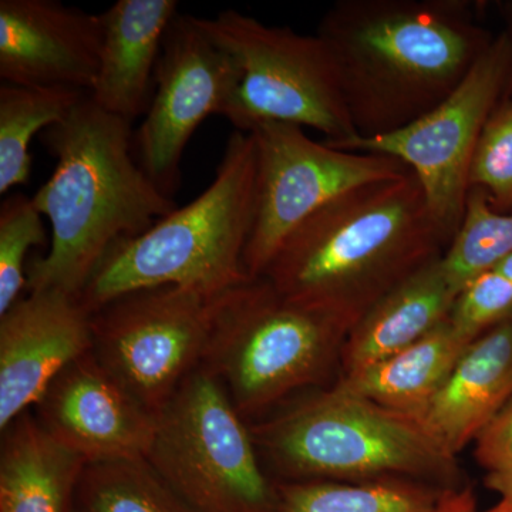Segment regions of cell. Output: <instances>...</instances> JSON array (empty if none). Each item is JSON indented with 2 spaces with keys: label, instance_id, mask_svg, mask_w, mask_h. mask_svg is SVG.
Returning a JSON list of instances; mask_svg holds the SVG:
<instances>
[{
  "label": "cell",
  "instance_id": "6da1fadb",
  "mask_svg": "<svg viewBox=\"0 0 512 512\" xmlns=\"http://www.w3.org/2000/svg\"><path fill=\"white\" fill-rule=\"evenodd\" d=\"M466 0H339L318 35L359 137L409 126L466 79L494 35Z\"/></svg>",
  "mask_w": 512,
  "mask_h": 512
},
{
  "label": "cell",
  "instance_id": "7a4b0ae2",
  "mask_svg": "<svg viewBox=\"0 0 512 512\" xmlns=\"http://www.w3.org/2000/svg\"><path fill=\"white\" fill-rule=\"evenodd\" d=\"M131 138V121L100 109L89 94L66 120L43 131L56 167L32 200L52 225V245L30 262L28 292L79 298L117 242L177 210L134 160Z\"/></svg>",
  "mask_w": 512,
  "mask_h": 512
},
{
  "label": "cell",
  "instance_id": "3957f363",
  "mask_svg": "<svg viewBox=\"0 0 512 512\" xmlns=\"http://www.w3.org/2000/svg\"><path fill=\"white\" fill-rule=\"evenodd\" d=\"M413 173L357 188L315 212L261 278L355 325L384 293L447 248Z\"/></svg>",
  "mask_w": 512,
  "mask_h": 512
},
{
  "label": "cell",
  "instance_id": "277c9868",
  "mask_svg": "<svg viewBox=\"0 0 512 512\" xmlns=\"http://www.w3.org/2000/svg\"><path fill=\"white\" fill-rule=\"evenodd\" d=\"M255 187L254 136L235 130L200 197L114 245L80 293L84 308L93 313L128 292L161 286L214 298L252 279L244 259Z\"/></svg>",
  "mask_w": 512,
  "mask_h": 512
},
{
  "label": "cell",
  "instance_id": "5b68a950",
  "mask_svg": "<svg viewBox=\"0 0 512 512\" xmlns=\"http://www.w3.org/2000/svg\"><path fill=\"white\" fill-rule=\"evenodd\" d=\"M249 427L286 481L409 478L454 488L457 478L456 457L420 424L335 386Z\"/></svg>",
  "mask_w": 512,
  "mask_h": 512
},
{
  "label": "cell",
  "instance_id": "8992f818",
  "mask_svg": "<svg viewBox=\"0 0 512 512\" xmlns=\"http://www.w3.org/2000/svg\"><path fill=\"white\" fill-rule=\"evenodd\" d=\"M353 323L338 313L249 279L212 301L202 367L217 377L245 420L326 379Z\"/></svg>",
  "mask_w": 512,
  "mask_h": 512
},
{
  "label": "cell",
  "instance_id": "52a82bcc",
  "mask_svg": "<svg viewBox=\"0 0 512 512\" xmlns=\"http://www.w3.org/2000/svg\"><path fill=\"white\" fill-rule=\"evenodd\" d=\"M146 458L191 512H274L251 427L205 367L157 414Z\"/></svg>",
  "mask_w": 512,
  "mask_h": 512
},
{
  "label": "cell",
  "instance_id": "ba28073f",
  "mask_svg": "<svg viewBox=\"0 0 512 512\" xmlns=\"http://www.w3.org/2000/svg\"><path fill=\"white\" fill-rule=\"evenodd\" d=\"M200 19L237 63V89L222 114L235 130L284 123L319 131L329 143L357 136L338 67L318 35L268 26L237 10Z\"/></svg>",
  "mask_w": 512,
  "mask_h": 512
},
{
  "label": "cell",
  "instance_id": "9c48e42d",
  "mask_svg": "<svg viewBox=\"0 0 512 512\" xmlns=\"http://www.w3.org/2000/svg\"><path fill=\"white\" fill-rule=\"evenodd\" d=\"M251 134L255 207L244 262L252 279L261 278L289 235L330 202L412 173L393 157L318 143L295 124H262Z\"/></svg>",
  "mask_w": 512,
  "mask_h": 512
},
{
  "label": "cell",
  "instance_id": "30bf717a",
  "mask_svg": "<svg viewBox=\"0 0 512 512\" xmlns=\"http://www.w3.org/2000/svg\"><path fill=\"white\" fill-rule=\"evenodd\" d=\"M214 298L175 286L121 295L92 313V353L157 417L204 363Z\"/></svg>",
  "mask_w": 512,
  "mask_h": 512
},
{
  "label": "cell",
  "instance_id": "8fae6325",
  "mask_svg": "<svg viewBox=\"0 0 512 512\" xmlns=\"http://www.w3.org/2000/svg\"><path fill=\"white\" fill-rule=\"evenodd\" d=\"M508 70L510 42L500 32L460 86L419 120L383 136L326 143L340 150L393 157L406 165L423 188L431 218L450 244L463 220L474 150L488 117L503 99Z\"/></svg>",
  "mask_w": 512,
  "mask_h": 512
},
{
  "label": "cell",
  "instance_id": "7c38bea8",
  "mask_svg": "<svg viewBox=\"0 0 512 512\" xmlns=\"http://www.w3.org/2000/svg\"><path fill=\"white\" fill-rule=\"evenodd\" d=\"M238 77L237 63L208 35L201 19L177 15L158 60L156 92L136 138L141 167L170 197L192 134L211 114H224Z\"/></svg>",
  "mask_w": 512,
  "mask_h": 512
},
{
  "label": "cell",
  "instance_id": "4fadbf2b",
  "mask_svg": "<svg viewBox=\"0 0 512 512\" xmlns=\"http://www.w3.org/2000/svg\"><path fill=\"white\" fill-rule=\"evenodd\" d=\"M92 348V313L77 296L29 292L0 316V431Z\"/></svg>",
  "mask_w": 512,
  "mask_h": 512
},
{
  "label": "cell",
  "instance_id": "5bb4252c",
  "mask_svg": "<svg viewBox=\"0 0 512 512\" xmlns=\"http://www.w3.org/2000/svg\"><path fill=\"white\" fill-rule=\"evenodd\" d=\"M37 423L87 461L147 457L157 417L100 365L92 352L70 363L35 406Z\"/></svg>",
  "mask_w": 512,
  "mask_h": 512
},
{
  "label": "cell",
  "instance_id": "9a60e30c",
  "mask_svg": "<svg viewBox=\"0 0 512 512\" xmlns=\"http://www.w3.org/2000/svg\"><path fill=\"white\" fill-rule=\"evenodd\" d=\"M101 16L57 0H0V79L90 93L99 73Z\"/></svg>",
  "mask_w": 512,
  "mask_h": 512
},
{
  "label": "cell",
  "instance_id": "2e32d148",
  "mask_svg": "<svg viewBox=\"0 0 512 512\" xmlns=\"http://www.w3.org/2000/svg\"><path fill=\"white\" fill-rule=\"evenodd\" d=\"M511 397L512 316L467 346L416 423L456 457Z\"/></svg>",
  "mask_w": 512,
  "mask_h": 512
},
{
  "label": "cell",
  "instance_id": "e0dca14e",
  "mask_svg": "<svg viewBox=\"0 0 512 512\" xmlns=\"http://www.w3.org/2000/svg\"><path fill=\"white\" fill-rule=\"evenodd\" d=\"M177 0H117L101 13L103 42L90 99L133 123L146 114L165 37L177 18Z\"/></svg>",
  "mask_w": 512,
  "mask_h": 512
},
{
  "label": "cell",
  "instance_id": "ac0fdd59",
  "mask_svg": "<svg viewBox=\"0 0 512 512\" xmlns=\"http://www.w3.org/2000/svg\"><path fill=\"white\" fill-rule=\"evenodd\" d=\"M457 295L443 255L421 265L384 293L350 329L340 357L343 375L429 335L448 318Z\"/></svg>",
  "mask_w": 512,
  "mask_h": 512
},
{
  "label": "cell",
  "instance_id": "d6986e66",
  "mask_svg": "<svg viewBox=\"0 0 512 512\" xmlns=\"http://www.w3.org/2000/svg\"><path fill=\"white\" fill-rule=\"evenodd\" d=\"M86 463L23 413L2 431L0 512H72Z\"/></svg>",
  "mask_w": 512,
  "mask_h": 512
},
{
  "label": "cell",
  "instance_id": "ffe728a7",
  "mask_svg": "<svg viewBox=\"0 0 512 512\" xmlns=\"http://www.w3.org/2000/svg\"><path fill=\"white\" fill-rule=\"evenodd\" d=\"M470 343L446 319L413 345L346 373L335 387L416 421Z\"/></svg>",
  "mask_w": 512,
  "mask_h": 512
},
{
  "label": "cell",
  "instance_id": "44dd1931",
  "mask_svg": "<svg viewBox=\"0 0 512 512\" xmlns=\"http://www.w3.org/2000/svg\"><path fill=\"white\" fill-rule=\"evenodd\" d=\"M448 490L409 478L284 481L274 512H431Z\"/></svg>",
  "mask_w": 512,
  "mask_h": 512
},
{
  "label": "cell",
  "instance_id": "7402d4cb",
  "mask_svg": "<svg viewBox=\"0 0 512 512\" xmlns=\"http://www.w3.org/2000/svg\"><path fill=\"white\" fill-rule=\"evenodd\" d=\"M87 94L66 87L0 86V194L29 183L33 138L66 120Z\"/></svg>",
  "mask_w": 512,
  "mask_h": 512
},
{
  "label": "cell",
  "instance_id": "603a6c76",
  "mask_svg": "<svg viewBox=\"0 0 512 512\" xmlns=\"http://www.w3.org/2000/svg\"><path fill=\"white\" fill-rule=\"evenodd\" d=\"M77 512H191L146 457L87 461L76 494Z\"/></svg>",
  "mask_w": 512,
  "mask_h": 512
},
{
  "label": "cell",
  "instance_id": "cb8c5ba5",
  "mask_svg": "<svg viewBox=\"0 0 512 512\" xmlns=\"http://www.w3.org/2000/svg\"><path fill=\"white\" fill-rule=\"evenodd\" d=\"M512 255V212H498L481 190L468 191L463 220L443 254L451 282L460 292Z\"/></svg>",
  "mask_w": 512,
  "mask_h": 512
},
{
  "label": "cell",
  "instance_id": "d4e9b609",
  "mask_svg": "<svg viewBox=\"0 0 512 512\" xmlns=\"http://www.w3.org/2000/svg\"><path fill=\"white\" fill-rule=\"evenodd\" d=\"M43 215L32 198L22 192L9 195L0 205V316L22 298L28 286L26 256L46 244Z\"/></svg>",
  "mask_w": 512,
  "mask_h": 512
},
{
  "label": "cell",
  "instance_id": "484cf974",
  "mask_svg": "<svg viewBox=\"0 0 512 512\" xmlns=\"http://www.w3.org/2000/svg\"><path fill=\"white\" fill-rule=\"evenodd\" d=\"M468 187L484 192L498 212H512V99L503 96L481 131Z\"/></svg>",
  "mask_w": 512,
  "mask_h": 512
},
{
  "label": "cell",
  "instance_id": "4316f807",
  "mask_svg": "<svg viewBox=\"0 0 512 512\" xmlns=\"http://www.w3.org/2000/svg\"><path fill=\"white\" fill-rule=\"evenodd\" d=\"M512 316V281L497 269L468 282L454 299L448 322L473 342Z\"/></svg>",
  "mask_w": 512,
  "mask_h": 512
},
{
  "label": "cell",
  "instance_id": "83f0119b",
  "mask_svg": "<svg viewBox=\"0 0 512 512\" xmlns=\"http://www.w3.org/2000/svg\"><path fill=\"white\" fill-rule=\"evenodd\" d=\"M476 458L488 473L512 466V397L478 434Z\"/></svg>",
  "mask_w": 512,
  "mask_h": 512
},
{
  "label": "cell",
  "instance_id": "f1b7e54d",
  "mask_svg": "<svg viewBox=\"0 0 512 512\" xmlns=\"http://www.w3.org/2000/svg\"><path fill=\"white\" fill-rule=\"evenodd\" d=\"M431 512H512V508L500 501L488 510H481L478 508L476 497L471 490L450 488L440 504Z\"/></svg>",
  "mask_w": 512,
  "mask_h": 512
},
{
  "label": "cell",
  "instance_id": "f546056e",
  "mask_svg": "<svg viewBox=\"0 0 512 512\" xmlns=\"http://www.w3.org/2000/svg\"><path fill=\"white\" fill-rule=\"evenodd\" d=\"M485 487L501 497V503L512 508V466L490 471L485 477Z\"/></svg>",
  "mask_w": 512,
  "mask_h": 512
},
{
  "label": "cell",
  "instance_id": "4dcf8cb0",
  "mask_svg": "<svg viewBox=\"0 0 512 512\" xmlns=\"http://www.w3.org/2000/svg\"><path fill=\"white\" fill-rule=\"evenodd\" d=\"M501 13H503V18L505 22V28L503 32L505 36L508 37V42H510V70H508V79H507V87H505V97H511L512 99V2H504L500 3Z\"/></svg>",
  "mask_w": 512,
  "mask_h": 512
},
{
  "label": "cell",
  "instance_id": "1f68e13d",
  "mask_svg": "<svg viewBox=\"0 0 512 512\" xmlns=\"http://www.w3.org/2000/svg\"><path fill=\"white\" fill-rule=\"evenodd\" d=\"M495 269L512 281V255L510 258L505 259L504 262H501Z\"/></svg>",
  "mask_w": 512,
  "mask_h": 512
},
{
  "label": "cell",
  "instance_id": "d6a6232c",
  "mask_svg": "<svg viewBox=\"0 0 512 512\" xmlns=\"http://www.w3.org/2000/svg\"><path fill=\"white\" fill-rule=\"evenodd\" d=\"M72 512H77V511H76V510H74V508H73V511H72Z\"/></svg>",
  "mask_w": 512,
  "mask_h": 512
}]
</instances>
